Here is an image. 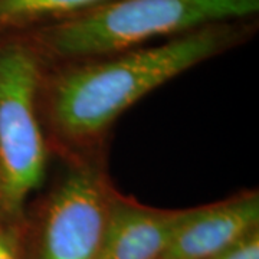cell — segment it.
Wrapping results in <instances>:
<instances>
[{
  "label": "cell",
  "instance_id": "cell-5",
  "mask_svg": "<svg viewBox=\"0 0 259 259\" xmlns=\"http://www.w3.org/2000/svg\"><path fill=\"white\" fill-rule=\"evenodd\" d=\"M258 222L256 192L187 209L160 259H212Z\"/></svg>",
  "mask_w": 259,
  "mask_h": 259
},
{
  "label": "cell",
  "instance_id": "cell-9",
  "mask_svg": "<svg viewBox=\"0 0 259 259\" xmlns=\"http://www.w3.org/2000/svg\"><path fill=\"white\" fill-rule=\"evenodd\" d=\"M0 259H23L18 225L0 216Z\"/></svg>",
  "mask_w": 259,
  "mask_h": 259
},
{
  "label": "cell",
  "instance_id": "cell-1",
  "mask_svg": "<svg viewBox=\"0 0 259 259\" xmlns=\"http://www.w3.org/2000/svg\"><path fill=\"white\" fill-rule=\"evenodd\" d=\"M252 33L245 20L196 29L166 42L64 64L45 76L48 118L75 144L101 137L133 104L187 69L223 54Z\"/></svg>",
  "mask_w": 259,
  "mask_h": 259
},
{
  "label": "cell",
  "instance_id": "cell-6",
  "mask_svg": "<svg viewBox=\"0 0 259 259\" xmlns=\"http://www.w3.org/2000/svg\"><path fill=\"white\" fill-rule=\"evenodd\" d=\"M186 212L148 207L115 193L94 259H160Z\"/></svg>",
  "mask_w": 259,
  "mask_h": 259
},
{
  "label": "cell",
  "instance_id": "cell-4",
  "mask_svg": "<svg viewBox=\"0 0 259 259\" xmlns=\"http://www.w3.org/2000/svg\"><path fill=\"white\" fill-rule=\"evenodd\" d=\"M115 192L100 170L72 167L49 194L30 259H94Z\"/></svg>",
  "mask_w": 259,
  "mask_h": 259
},
{
  "label": "cell",
  "instance_id": "cell-7",
  "mask_svg": "<svg viewBox=\"0 0 259 259\" xmlns=\"http://www.w3.org/2000/svg\"><path fill=\"white\" fill-rule=\"evenodd\" d=\"M111 0H0V35L74 18Z\"/></svg>",
  "mask_w": 259,
  "mask_h": 259
},
{
  "label": "cell",
  "instance_id": "cell-3",
  "mask_svg": "<svg viewBox=\"0 0 259 259\" xmlns=\"http://www.w3.org/2000/svg\"><path fill=\"white\" fill-rule=\"evenodd\" d=\"M45 71V56L26 35H0V216L16 225L47 171L37 115Z\"/></svg>",
  "mask_w": 259,
  "mask_h": 259
},
{
  "label": "cell",
  "instance_id": "cell-2",
  "mask_svg": "<svg viewBox=\"0 0 259 259\" xmlns=\"http://www.w3.org/2000/svg\"><path fill=\"white\" fill-rule=\"evenodd\" d=\"M259 0H111L74 18L20 32L47 61L81 62L209 25L246 20Z\"/></svg>",
  "mask_w": 259,
  "mask_h": 259
},
{
  "label": "cell",
  "instance_id": "cell-8",
  "mask_svg": "<svg viewBox=\"0 0 259 259\" xmlns=\"http://www.w3.org/2000/svg\"><path fill=\"white\" fill-rule=\"evenodd\" d=\"M212 259H259L258 226L246 232Z\"/></svg>",
  "mask_w": 259,
  "mask_h": 259
}]
</instances>
